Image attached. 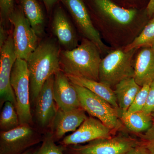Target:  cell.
Masks as SVG:
<instances>
[{"mask_svg": "<svg viewBox=\"0 0 154 154\" xmlns=\"http://www.w3.org/2000/svg\"><path fill=\"white\" fill-rule=\"evenodd\" d=\"M60 49L55 41L48 39L38 43L27 60L30 82V96L36 102L45 83L61 70L60 63Z\"/></svg>", "mask_w": 154, "mask_h": 154, "instance_id": "cell-1", "label": "cell"}, {"mask_svg": "<svg viewBox=\"0 0 154 154\" xmlns=\"http://www.w3.org/2000/svg\"><path fill=\"white\" fill-rule=\"evenodd\" d=\"M101 53L94 42L84 38L75 48L60 51L61 70L68 76L99 81Z\"/></svg>", "mask_w": 154, "mask_h": 154, "instance_id": "cell-2", "label": "cell"}, {"mask_svg": "<svg viewBox=\"0 0 154 154\" xmlns=\"http://www.w3.org/2000/svg\"><path fill=\"white\" fill-rule=\"evenodd\" d=\"M137 49H117L102 59L99 67V82L111 88L122 80L134 78L133 57Z\"/></svg>", "mask_w": 154, "mask_h": 154, "instance_id": "cell-3", "label": "cell"}, {"mask_svg": "<svg viewBox=\"0 0 154 154\" xmlns=\"http://www.w3.org/2000/svg\"><path fill=\"white\" fill-rule=\"evenodd\" d=\"M11 83L16 99V108L20 124L30 125V82L27 61L17 58L11 72Z\"/></svg>", "mask_w": 154, "mask_h": 154, "instance_id": "cell-4", "label": "cell"}, {"mask_svg": "<svg viewBox=\"0 0 154 154\" xmlns=\"http://www.w3.org/2000/svg\"><path fill=\"white\" fill-rule=\"evenodd\" d=\"M73 85L78 93L81 107L85 112L113 131L119 128L121 125L120 111L87 88Z\"/></svg>", "mask_w": 154, "mask_h": 154, "instance_id": "cell-5", "label": "cell"}, {"mask_svg": "<svg viewBox=\"0 0 154 154\" xmlns=\"http://www.w3.org/2000/svg\"><path fill=\"white\" fill-rule=\"evenodd\" d=\"M9 22L14 28L12 36L17 58L27 61L38 46V36L22 8L14 9L9 17Z\"/></svg>", "mask_w": 154, "mask_h": 154, "instance_id": "cell-6", "label": "cell"}, {"mask_svg": "<svg viewBox=\"0 0 154 154\" xmlns=\"http://www.w3.org/2000/svg\"><path fill=\"white\" fill-rule=\"evenodd\" d=\"M29 124L0 133V154H21L42 140Z\"/></svg>", "mask_w": 154, "mask_h": 154, "instance_id": "cell-7", "label": "cell"}, {"mask_svg": "<svg viewBox=\"0 0 154 154\" xmlns=\"http://www.w3.org/2000/svg\"><path fill=\"white\" fill-rule=\"evenodd\" d=\"M140 144L132 138L119 135L98 139L85 145L68 146L72 154H125Z\"/></svg>", "mask_w": 154, "mask_h": 154, "instance_id": "cell-8", "label": "cell"}, {"mask_svg": "<svg viewBox=\"0 0 154 154\" xmlns=\"http://www.w3.org/2000/svg\"><path fill=\"white\" fill-rule=\"evenodd\" d=\"M17 59L12 34L0 48V103L7 101L16 105V99L11 83L12 69ZM16 107V106H15Z\"/></svg>", "mask_w": 154, "mask_h": 154, "instance_id": "cell-9", "label": "cell"}, {"mask_svg": "<svg viewBox=\"0 0 154 154\" xmlns=\"http://www.w3.org/2000/svg\"><path fill=\"white\" fill-rule=\"evenodd\" d=\"M68 9L76 25L85 38L93 42L101 52L107 49L98 30L93 25L88 10L82 0H61Z\"/></svg>", "mask_w": 154, "mask_h": 154, "instance_id": "cell-10", "label": "cell"}, {"mask_svg": "<svg viewBox=\"0 0 154 154\" xmlns=\"http://www.w3.org/2000/svg\"><path fill=\"white\" fill-rule=\"evenodd\" d=\"M112 129L93 116L88 117L76 130L61 142L65 147L89 143L100 138L112 137Z\"/></svg>", "mask_w": 154, "mask_h": 154, "instance_id": "cell-11", "label": "cell"}, {"mask_svg": "<svg viewBox=\"0 0 154 154\" xmlns=\"http://www.w3.org/2000/svg\"><path fill=\"white\" fill-rule=\"evenodd\" d=\"M54 75L46 81L36 101V118L38 124L43 128L52 124L58 110L54 96Z\"/></svg>", "mask_w": 154, "mask_h": 154, "instance_id": "cell-12", "label": "cell"}, {"mask_svg": "<svg viewBox=\"0 0 154 154\" xmlns=\"http://www.w3.org/2000/svg\"><path fill=\"white\" fill-rule=\"evenodd\" d=\"M53 93L59 109L68 110L82 107L73 85L62 70L54 75Z\"/></svg>", "mask_w": 154, "mask_h": 154, "instance_id": "cell-13", "label": "cell"}, {"mask_svg": "<svg viewBox=\"0 0 154 154\" xmlns=\"http://www.w3.org/2000/svg\"><path fill=\"white\" fill-rule=\"evenodd\" d=\"M88 117L82 107L64 110L58 108L53 121L52 134L54 140H59L67 133L75 131Z\"/></svg>", "mask_w": 154, "mask_h": 154, "instance_id": "cell-14", "label": "cell"}, {"mask_svg": "<svg viewBox=\"0 0 154 154\" xmlns=\"http://www.w3.org/2000/svg\"><path fill=\"white\" fill-rule=\"evenodd\" d=\"M51 29L53 33L63 50H70L79 45L74 28L64 11L60 7L54 11Z\"/></svg>", "mask_w": 154, "mask_h": 154, "instance_id": "cell-15", "label": "cell"}, {"mask_svg": "<svg viewBox=\"0 0 154 154\" xmlns=\"http://www.w3.org/2000/svg\"><path fill=\"white\" fill-rule=\"evenodd\" d=\"M134 79L142 87L154 80V51L151 47L143 48L137 56L134 62Z\"/></svg>", "mask_w": 154, "mask_h": 154, "instance_id": "cell-16", "label": "cell"}, {"mask_svg": "<svg viewBox=\"0 0 154 154\" xmlns=\"http://www.w3.org/2000/svg\"><path fill=\"white\" fill-rule=\"evenodd\" d=\"M67 76L72 84L87 88L107 101L111 106L121 112L117 104L115 93L112 88L99 81L73 76Z\"/></svg>", "mask_w": 154, "mask_h": 154, "instance_id": "cell-17", "label": "cell"}, {"mask_svg": "<svg viewBox=\"0 0 154 154\" xmlns=\"http://www.w3.org/2000/svg\"><path fill=\"white\" fill-rule=\"evenodd\" d=\"M94 2L101 12L120 25L131 23L137 14L135 10L122 8L110 0H94Z\"/></svg>", "mask_w": 154, "mask_h": 154, "instance_id": "cell-18", "label": "cell"}, {"mask_svg": "<svg viewBox=\"0 0 154 154\" xmlns=\"http://www.w3.org/2000/svg\"><path fill=\"white\" fill-rule=\"evenodd\" d=\"M114 88L117 104L122 113L128 110L141 87L136 83L134 78H131L121 81Z\"/></svg>", "mask_w": 154, "mask_h": 154, "instance_id": "cell-19", "label": "cell"}, {"mask_svg": "<svg viewBox=\"0 0 154 154\" xmlns=\"http://www.w3.org/2000/svg\"><path fill=\"white\" fill-rule=\"evenodd\" d=\"M151 115L143 110L137 112L128 111L121 113L120 120L130 131L135 133H144L152 126Z\"/></svg>", "mask_w": 154, "mask_h": 154, "instance_id": "cell-20", "label": "cell"}, {"mask_svg": "<svg viewBox=\"0 0 154 154\" xmlns=\"http://www.w3.org/2000/svg\"><path fill=\"white\" fill-rule=\"evenodd\" d=\"M22 9L31 27L39 37L44 33L45 23L44 14L36 0H21Z\"/></svg>", "mask_w": 154, "mask_h": 154, "instance_id": "cell-21", "label": "cell"}, {"mask_svg": "<svg viewBox=\"0 0 154 154\" xmlns=\"http://www.w3.org/2000/svg\"><path fill=\"white\" fill-rule=\"evenodd\" d=\"M2 106L0 116L1 131H8L19 126L20 122L15 105L7 101Z\"/></svg>", "mask_w": 154, "mask_h": 154, "instance_id": "cell-22", "label": "cell"}, {"mask_svg": "<svg viewBox=\"0 0 154 154\" xmlns=\"http://www.w3.org/2000/svg\"><path fill=\"white\" fill-rule=\"evenodd\" d=\"M154 42V18L146 25L141 33L124 48L126 51L140 48L151 47Z\"/></svg>", "mask_w": 154, "mask_h": 154, "instance_id": "cell-23", "label": "cell"}, {"mask_svg": "<svg viewBox=\"0 0 154 154\" xmlns=\"http://www.w3.org/2000/svg\"><path fill=\"white\" fill-rule=\"evenodd\" d=\"M55 142L52 134H48L42 140L40 147L32 154H65L66 147L57 145Z\"/></svg>", "mask_w": 154, "mask_h": 154, "instance_id": "cell-24", "label": "cell"}, {"mask_svg": "<svg viewBox=\"0 0 154 154\" xmlns=\"http://www.w3.org/2000/svg\"><path fill=\"white\" fill-rule=\"evenodd\" d=\"M151 84L146 83L141 87L127 111L133 112L142 110L146 102Z\"/></svg>", "mask_w": 154, "mask_h": 154, "instance_id": "cell-25", "label": "cell"}, {"mask_svg": "<svg viewBox=\"0 0 154 154\" xmlns=\"http://www.w3.org/2000/svg\"><path fill=\"white\" fill-rule=\"evenodd\" d=\"M0 8L2 22L1 24L3 25L6 22H9V17L14 11V0H0Z\"/></svg>", "mask_w": 154, "mask_h": 154, "instance_id": "cell-26", "label": "cell"}, {"mask_svg": "<svg viewBox=\"0 0 154 154\" xmlns=\"http://www.w3.org/2000/svg\"><path fill=\"white\" fill-rule=\"evenodd\" d=\"M143 144L151 154H154V124L149 130L141 136Z\"/></svg>", "mask_w": 154, "mask_h": 154, "instance_id": "cell-27", "label": "cell"}, {"mask_svg": "<svg viewBox=\"0 0 154 154\" xmlns=\"http://www.w3.org/2000/svg\"><path fill=\"white\" fill-rule=\"evenodd\" d=\"M142 110L150 115L154 110V80L151 84L146 102Z\"/></svg>", "mask_w": 154, "mask_h": 154, "instance_id": "cell-28", "label": "cell"}, {"mask_svg": "<svg viewBox=\"0 0 154 154\" xmlns=\"http://www.w3.org/2000/svg\"><path fill=\"white\" fill-rule=\"evenodd\" d=\"M125 154H151L143 144L136 146Z\"/></svg>", "mask_w": 154, "mask_h": 154, "instance_id": "cell-29", "label": "cell"}, {"mask_svg": "<svg viewBox=\"0 0 154 154\" xmlns=\"http://www.w3.org/2000/svg\"><path fill=\"white\" fill-rule=\"evenodd\" d=\"M9 35L4 25L1 24L0 26V48L2 47L7 41Z\"/></svg>", "mask_w": 154, "mask_h": 154, "instance_id": "cell-30", "label": "cell"}, {"mask_svg": "<svg viewBox=\"0 0 154 154\" xmlns=\"http://www.w3.org/2000/svg\"><path fill=\"white\" fill-rule=\"evenodd\" d=\"M147 12L150 17L154 15V0H150L147 7Z\"/></svg>", "mask_w": 154, "mask_h": 154, "instance_id": "cell-31", "label": "cell"}, {"mask_svg": "<svg viewBox=\"0 0 154 154\" xmlns=\"http://www.w3.org/2000/svg\"><path fill=\"white\" fill-rule=\"evenodd\" d=\"M48 10H50L53 6L57 2L58 0H42Z\"/></svg>", "mask_w": 154, "mask_h": 154, "instance_id": "cell-32", "label": "cell"}, {"mask_svg": "<svg viewBox=\"0 0 154 154\" xmlns=\"http://www.w3.org/2000/svg\"><path fill=\"white\" fill-rule=\"evenodd\" d=\"M33 152V151L32 150V149H30L21 154H32Z\"/></svg>", "mask_w": 154, "mask_h": 154, "instance_id": "cell-33", "label": "cell"}, {"mask_svg": "<svg viewBox=\"0 0 154 154\" xmlns=\"http://www.w3.org/2000/svg\"><path fill=\"white\" fill-rule=\"evenodd\" d=\"M151 47L152 48V49L154 51V42L153 43V44H152V46H151Z\"/></svg>", "mask_w": 154, "mask_h": 154, "instance_id": "cell-34", "label": "cell"}, {"mask_svg": "<svg viewBox=\"0 0 154 154\" xmlns=\"http://www.w3.org/2000/svg\"><path fill=\"white\" fill-rule=\"evenodd\" d=\"M151 116H152V118H153L154 119V110L153 111V112L152 113Z\"/></svg>", "mask_w": 154, "mask_h": 154, "instance_id": "cell-35", "label": "cell"}]
</instances>
